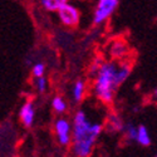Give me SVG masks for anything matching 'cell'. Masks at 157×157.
<instances>
[{"instance_id": "17", "label": "cell", "mask_w": 157, "mask_h": 157, "mask_svg": "<svg viewBox=\"0 0 157 157\" xmlns=\"http://www.w3.org/2000/svg\"><path fill=\"white\" fill-rule=\"evenodd\" d=\"M153 96H155V97H156V98H157V88H156V89H155V92H153Z\"/></svg>"}, {"instance_id": "2", "label": "cell", "mask_w": 157, "mask_h": 157, "mask_svg": "<svg viewBox=\"0 0 157 157\" xmlns=\"http://www.w3.org/2000/svg\"><path fill=\"white\" fill-rule=\"evenodd\" d=\"M102 132L99 123H92L84 111H78L72 126V150L75 156L87 157L92 153L94 142Z\"/></svg>"}, {"instance_id": "6", "label": "cell", "mask_w": 157, "mask_h": 157, "mask_svg": "<svg viewBox=\"0 0 157 157\" xmlns=\"http://www.w3.org/2000/svg\"><path fill=\"white\" fill-rule=\"evenodd\" d=\"M20 121L25 127H32L35 118V108L32 102H25L20 108Z\"/></svg>"}, {"instance_id": "13", "label": "cell", "mask_w": 157, "mask_h": 157, "mask_svg": "<svg viewBox=\"0 0 157 157\" xmlns=\"http://www.w3.org/2000/svg\"><path fill=\"white\" fill-rule=\"evenodd\" d=\"M44 72H45V65L43 63H36L33 65V69H32V73L35 78L38 77H42L44 75Z\"/></svg>"}, {"instance_id": "10", "label": "cell", "mask_w": 157, "mask_h": 157, "mask_svg": "<svg viewBox=\"0 0 157 157\" xmlns=\"http://www.w3.org/2000/svg\"><path fill=\"white\" fill-rule=\"evenodd\" d=\"M127 53V45L123 42H116L111 48V54L112 57L121 58Z\"/></svg>"}, {"instance_id": "14", "label": "cell", "mask_w": 157, "mask_h": 157, "mask_svg": "<svg viewBox=\"0 0 157 157\" xmlns=\"http://www.w3.org/2000/svg\"><path fill=\"white\" fill-rule=\"evenodd\" d=\"M35 86H36V89H38L40 93L45 92V89H47V79L44 78V75L38 77V78H36V81H35Z\"/></svg>"}, {"instance_id": "5", "label": "cell", "mask_w": 157, "mask_h": 157, "mask_svg": "<svg viewBox=\"0 0 157 157\" xmlns=\"http://www.w3.org/2000/svg\"><path fill=\"white\" fill-rule=\"evenodd\" d=\"M58 15L60 21L67 25V27H74L79 21V11L78 9L71 4H64L63 6H60L58 10Z\"/></svg>"}, {"instance_id": "9", "label": "cell", "mask_w": 157, "mask_h": 157, "mask_svg": "<svg viewBox=\"0 0 157 157\" xmlns=\"http://www.w3.org/2000/svg\"><path fill=\"white\" fill-rule=\"evenodd\" d=\"M84 92H86V86L82 81H77L73 86V89H72V96L74 98V101L79 102L82 101L83 96H84Z\"/></svg>"}, {"instance_id": "4", "label": "cell", "mask_w": 157, "mask_h": 157, "mask_svg": "<svg viewBox=\"0 0 157 157\" xmlns=\"http://www.w3.org/2000/svg\"><path fill=\"white\" fill-rule=\"evenodd\" d=\"M54 131L58 142L62 146H68L72 142V126L65 118H59L54 123Z\"/></svg>"}, {"instance_id": "16", "label": "cell", "mask_w": 157, "mask_h": 157, "mask_svg": "<svg viewBox=\"0 0 157 157\" xmlns=\"http://www.w3.org/2000/svg\"><path fill=\"white\" fill-rule=\"evenodd\" d=\"M101 65H102V63L99 62V60H96V63L92 65V68H90V71H92V73H97V71L99 69V67H101Z\"/></svg>"}, {"instance_id": "7", "label": "cell", "mask_w": 157, "mask_h": 157, "mask_svg": "<svg viewBox=\"0 0 157 157\" xmlns=\"http://www.w3.org/2000/svg\"><path fill=\"white\" fill-rule=\"evenodd\" d=\"M136 141L140 143L141 146H148L151 143V137L150 133L145 126H140L137 127V136H136Z\"/></svg>"}, {"instance_id": "15", "label": "cell", "mask_w": 157, "mask_h": 157, "mask_svg": "<svg viewBox=\"0 0 157 157\" xmlns=\"http://www.w3.org/2000/svg\"><path fill=\"white\" fill-rule=\"evenodd\" d=\"M111 123H112L114 131H121V129L123 128L122 122H121L118 118H117V117H112V118H111Z\"/></svg>"}, {"instance_id": "8", "label": "cell", "mask_w": 157, "mask_h": 157, "mask_svg": "<svg viewBox=\"0 0 157 157\" xmlns=\"http://www.w3.org/2000/svg\"><path fill=\"white\" fill-rule=\"evenodd\" d=\"M68 0H42V5L48 11H57L60 6L67 4Z\"/></svg>"}, {"instance_id": "12", "label": "cell", "mask_w": 157, "mask_h": 157, "mask_svg": "<svg viewBox=\"0 0 157 157\" xmlns=\"http://www.w3.org/2000/svg\"><path fill=\"white\" fill-rule=\"evenodd\" d=\"M124 133H126V136H127L128 140L135 141L136 140V136H137V127H135L132 124H127L124 127Z\"/></svg>"}, {"instance_id": "3", "label": "cell", "mask_w": 157, "mask_h": 157, "mask_svg": "<svg viewBox=\"0 0 157 157\" xmlns=\"http://www.w3.org/2000/svg\"><path fill=\"white\" fill-rule=\"evenodd\" d=\"M120 0H98L97 8L93 14V23L94 24H102L106 21L113 11L118 6Z\"/></svg>"}, {"instance_id": "1", "label": "cell", "mask_w": 157, "mask_h": 157, "mask_svg": "<svg viewBox=\"0 0 157 157\" xmlns=\"http://www.w3.org/2000/svg\"><path fill=\"white\" fill-rule=\"evenodd\" d=\"M131 73V65L127 63L117 64L114 62H104L96 73L94 93L103 102H112L116 89L118 88Z\"/></svg>"}, {"instance_id": "11", "label": "cell", "mask_w": 157, "mask_h": 157, "mask_svg": "<svg viewBox=\"0 0 157 157\" xmlns=\"http://www.w3.org/2000/svg\"><path fill=\"white\" fill-rule=\"evenodd\" d=\"M52 106H53L54 111L58 112V113H63L65 109H67V103H65V101L60 97L53 98V101H52Z\"/></svg>"}]
</instances>
